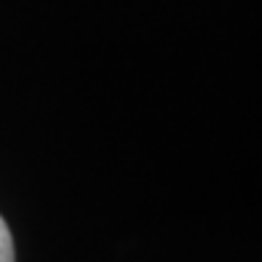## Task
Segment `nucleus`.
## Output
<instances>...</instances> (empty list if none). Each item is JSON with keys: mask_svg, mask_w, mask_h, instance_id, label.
<instances>
[{"mask_svg": "<svg viewBox=\"0 0 262 262\" xmlns=\"http://www.w3.org/2000/svg\"><path fill=\"white\" fill-rule=\"evenodd\" d=\"M0 262H14V241H11L8 225L0 217Z\"/></svg>", "mask_w": 262, "mask_h": 262, "instance_id": "obj_1", "label": "nucleus"}]
</instances>
